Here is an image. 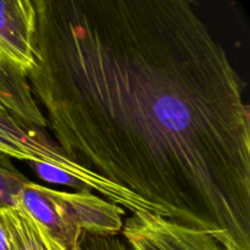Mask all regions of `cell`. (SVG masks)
I'll return each instance as SVG.
<instances>
[{
	"label": "cell",
	"mask_w": 250,
	"mask_h": 250,
	"mask_svg": "<svg viewBox=\"0 0 250 250\" xmlns=\"http://www.w3.org/2000/svg\"><path fill=\"white\" fill-rule=\"evenodd\" d=\"M32 93L70 160L250 250L244 82L186 0H36Z\"/></svg>",
	"instance_id": "cell-1"
},
{
	"label": "cell",
	"mask_w": 250,
	"mask_h": 250,
	"mask_svg": "<svg viewBox=\"0 0 250 250\" xmlns=\"http://www.w3.org/2000/svg\"><path fill=\"white\" fill-rule=\"evenodd\" d=\"M0 155L20 161L45 164L68 173L84 188L103 192L106 181L97 173L73 163L51 142L43 129L29 128L17 121L0 105Z\"/></svg>",
	"instance_id": "cell-2"
},
{
	"label": "cell",
	"mask_w": 250,
	"mask_h": 250,
	"mask_svg": "<svg viewBox=\"0 0 250 250\" xmlns=\"http://www.w3.org/2000/svg\"><path fill=\"white\" fill-rule=\"evenodd\" d=\"M121 233L129 250H227L202 229L148 211L127 217Z\"/></svg>",
	"instance_id": "cell-3"
},
{
	"label": "cell",
	"mask_w": 250,
	"mask_h": 250,
	"mask_svg": "<svg viewBox=\"0 0 250 250\" xmlns=\"http://www.w3.org/2000/svg\"><path fill=\"white\" fill-rule=\"evenodd\" d=\"M37 12L32 0H0V62L28 77L36 66Z\"/></svg>",
	"instance_id": "cell-4"
},
{
	"label": "cell",
	"mask_w": 250,
	"mask_h": 250,
	"mask_svg": "<svg viewBox=\"0 0 250 250\" xmlns=\"http://www.w3.org/2000/svg\"><path fill=\"white\" fill-rule=\"evenodd\" d=\"M68 226L78 236H117L124 227V208L94 195L90 189L62 192L54 189Z\"/></svg>",
	"instance_id": "cell-5"
},
{
	"label": "cell",
	"mask_w": 250,
	"mask_h": 250,
	"mask_svg": "<svg viewBox=\"0 0 250 250\" xmlns=\"http://www.w3.org/2000/svg\"><path fill=\"white\" fill-rule=\"evenodd\" d=\"M17 205L43 225L66 250L76 249L81 236L68 226L65 215L54 197V189L28 181L21 190Z\"/></svg>",
	"instance_id": "cell-6"
},
{
	"label": "cell",
	"mask_w": 250,
	"mask_h": 250,
	"mask_svg": "<svg viewBox=\"0 0 250 250\" xmlns=\"http://www.w3.org/2000/svg\"><path fill=\"white\" fill-rule=\"evenodd\" d=\"M0 105L29 128L48 127L45 115L32 93L28 77L4 62H0Z\"/></svg>",
	"instance_id": "cell-7"
},
{
	"label": "cell",
	"mask_w": 250,
	"mask_h": 250,
	"mask_svg": "<svg viewBox=\"0 0 250 250\" xmlns=\"http://www.w3.org/2000/svg\"><path fill=\"white\" fill-rule=\"evenodd\" d=\"M12 250H60L61 244L19 205L0 209Z\"/></svg>",
	"instance_id": "cell-8"
},
{
	"label": "cell",
	"mask_w": 250,
	"mask_h": 250,
	"mask_svg": "<svg viewBox=\"0 0 250 250\" xmlns=\"http://www.w3.org/2000/svg\"><path fill=\"white\" fill-rule=\"evenodd\" d=\"M28 181L10 158L0 155V209L16 207L21 190Z\"/></svg>",
	"instance_id": "cell-9"
},
{
	"label": "cell",
	"mask_w": 250,
	"mask_h": 250,
	"mask_svg": "<svg viewBox=\"0 0 250 250\" xmlns=\"http://www.w3.org/2000/svg\"><path fill=\"white\" fill-rule=\"evenodd\" d=\"M60 250L66 249L61 246ZM75 250H129V248L119 236H95L83 232Z\"/></svg>",
	"instance_id": "cell-10"
},
{
	"label": "cell",
	"mask_w": 250,
	"mask_h": 250,
	"mask_svg": "<svg viewBox=\"0 0 250 250\" xmlns=\"http://www.w3.org/2000/svg\"><path fill=\"white\" fill-rule=\"evenodd\" d=\"M29 164H31V167L38 173L39 177L48 181V182L56 183V185L70 186V187L76 188L77 190L87 189V188L83 187L77 180H75V178L71 177L68 173L59 170V168L53 167V166L50 165H45V164H33V163H29Z\"/></svg>",
	"instance_id": "cell-11"
},
{
	"label": "cell",
	"mask_w": 250,
	"mask_h": 250,
	"mask_svg": "<svg viewBox=\"0 0 250 250\" xmlns=\"http://www.w3.org/2000/svg\"><path fill=\"white\" fill-rule=\"evenodd\" d=\"M0 250H12L9 237H7L6 229H5L1 219H0Z\"/></svg>",
	"instance_id": "cell-12"
}]
</instances>
